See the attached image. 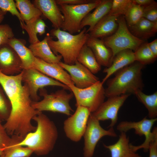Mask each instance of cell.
<instances>
[{"instance_id":"e575fe53","label":"cell","mask_w":157,"mask_h":157,"mask_svg":"<svg viewBox=\"0 0 157 157\" xmlns=\"http://www.w3.org/2000/svg\"><path fill=\"white\" fill-rule=\"evenodd\" d=\"M0 8L3 11L10 12L13 15L15 16L19 21L21 26L25 23L16 7L15 2L13 0H0Z\"/></svg>"},{"instance_id":"f6af8a7d","label":"cell","mask_w":157,"mask_h":157,"mask_svg":"<svg viewBox=\"0 0 157 157\" xmlns=\"http://www.w3.org/2000/svg\"><path fill=\"white\" fill-rule=\"evenodd\" d=\"M0 157H4V155L3 154L2 155H1L0 156Z\"/></svg>"},{"instance_id":"8d00e7d4","label":"cell","mask_w":157,"mask_h":157,"mask_svg":"<svg viewBox=\"0 0 157 157\" xmlns=\"http://www.w3.org/2000/svg\"><path fill=\"white\" fill-rule=\"evenodd\" d=\"M142 17L152 22H157V3L156 1L144 8Z\"/></svg>"},{"instance_id":"f35d334b","label":"cell","mask_w":157,"mask_h":157,"mask_svg":"<svg viewBox=\"0 0 157 157\" xmlns=\"http://www.w3.org/2000/svg\"><path fill=\"white\" fill-rule=\"evenodd\" d=\"M94 0H55L57 4L76 5L85 4L93 1Z\"/></svg>"},{"instance_id":"7402d4cb","label":"cell","mask_w":157,"mask_h":157,"mask_svg":"<svg viewBox=\"0 0 157 157\" xmlns=\"http://www.w3.org/2000/svg\"><path fill=\"white\" fill-rule=\"evenodd\" d=\"M118 17L107 15L101 19L88 33L90 36L103 39L113 34L118 28Z\"/></svg>"},{"instance_id":"d4e9b609","label":"cell","mask_w":157,"mask_h":157,"mask_svg":"<svg viewBox=\"0 0 157 157\" xmlns=\"http://www.w3.org/2000/svg\"><path fill=\"white\" fill-rule=\"evenodd\" d=\"M7 44L14 49L19 56L22 62L23 69L32 67L35 57L23 41L14 37L10 39Z\"/></svg>"},{"instance_id":"bcb514c9","label":"cell","mask_w":157,"mask_h":157,"mask_svg":"<svg viewBox=\"0 0 157 157\" xmlns=\"http://www.w3.org/2000/svg\"><path fill=\"white\" fill-rule=\"evenodd\" d=\"M137 157H142L141 156L139 155Z\"/></svg>"},{"instance_id":"d590c367","label":"cell","mask_w":157,"mask_h":157,"mask_svg":"<svg viewBox=\"0 0 157 157\" xmlns=\"http://www.w3.org/2000/svg\"><path fill=\"white\" fill-rule=\"evenodd\" d=\"M14 37L13 30L9 25H0V46L7 44L10 39Z\"/></svg>"},{"instance_id":"60d3db41","label":"cell","mask_w":157,"mask_h":157,"mask_svg":"<svg viewBox=\"0 0 157 157\" xmlns=\"http://www.w3.org/2000/svg\"><path fill=\"white\" fill-rule=\"evenodd\" d=\"M155 1L154 0H133V3L144 8L151 5Z\"/></svg>"},{"instance_id":"52a82bcc","label":"cell","mask_w":157,"mask_h":157,"mask_svg":"<svg viewBox=\"0 0 157 157\" xmlns=\"http://www.w3.org/2000/svg\"><path fill=\"white\" fill-rule=\"evenodd\" d=\"M101 1V0H94L90 3L79 5H59L63 16L61 29L72 34L79 33L81 31L80 25L83 19Z\"/></svg>"},{"instance_id":"83f0119b","label":"cell","mask_w":157,"mask_h":157,"mask_svg":"<svg viewBox=\"0 0 157 157\" xmlns=\"http://www.w3.org/2000/svg\"><path fill=\"white\" fill-rule=\"evenodd\" d=\"M9 145L3 150L4 157H29L33 153L29 148L18 145L17 143L23 138L16 135L11 136Z\"/></svg>"},{"instance_id":"74e56055","label":"cell","mask_w":157,"mask_h":157,"mask_svg":"<svg viewBox=\"0 0 157 157\" xmlns=\"http://www.w3.org/2000/svg\"><path fill=\"white\" fill-rule=\"evenodd\" d=\"M2 121L0 117V148L3 150L10 144L11 137L8 135L2 124Z\"/></svg>"},{"instance_id":"5b68a950","label":"cell","mask_w":157,"mask_h":157,"mask_svg":"<svg viewBox=\"0 0 157 157\" xmlns=\"http://www.w3.org/2000/svg\"><path fill=\"white\" fill-rule=\"evenodd\" d=\"M118 28L112 35L103 39L105 45L110 48L113 58L118 52L126 49L134 51L145 41L140 39L130 31L124 15L118 17L117 20Z\"/></svg>"},{"instance_id":"3957f363","label":"cell","mask_w":157,"mask_h":157,"mask_svg":"<svg viewBox=\"0 0 157 157\" xmlns=\"http://www.w3.org/2000/svg\"><path fill=\"white\" fill-rule=\"evenodd\" d=\"M144 65L137 61L118 70L115 76L108 80L105 89L108 98L122 94H134L142 90L144 86L142 70Z\"/></svg>"},{"instance_id":"e0dca14e","label":"cell","mask_w":157,"mask_h":157,"mask_svg":"<svg viewBox=\"0 0 157 157\" xmlns=\"http://www.w3.org/2000/svg\"><path fill=\"white\" fill-rule=\"evenodd\" d=\"M33 4L51 23L55 29H61L63 16L55 0H35Z\"/></svg>"},{"instance_id":"277c9868","label":"cell","mask_w":157,"mask_h":157,"mask_svg":"<svg viewBox=\"0 0 157 157\" xmlns=\"http://www.w3.org/2000/svg\"><path fill=\"white\" fill-rule=\"evenodd\" d=\"M87 30L85 27L78 34L74 35L61 29L54 28L51 31L50 35L56 38L57 40L50 39L48 41V44L54 54L59 53L62 56L64 63L74 65L80 51L90 37Z\"/></svg>"},{"instance_id":"d6986e66","label":"cell","mask_w":157,"mask_h":157,"mask_svg":"<svg viewBox=\"0 0 157 157\" xmlns=\"http://www.w3.org/2000/svg\"><path fill=\"white\" fill-rule=\"evenodd\" d=\"M49 33L41 41L30 44L29 48L34 56L48 63H58L62 58L60 55H56L52 51L48 44V41L52 39Z\"/></svg>"},{"instance_id":"1f68e13d","label":"cell","mask_w":157,"mask_h":157,"mask_svg":"<svg viewBox=\"0 0 157 157\" xmlns=\"http://www.w3.org/2000/svg\"><path fill=\"white\" fill-rule=\"evenodd\" d=\"M144 8L133 2L124 15L128 27L135 24L142 17Z\"/></svg>"},{"instance_id":"2e32d148","label":"cell","mask_w":157,"mask_h":157,"mask_svg":"<svg viewBox=\"0 0 157 157\" xmlns=\"http://www.w3.org/2000/svg\"><path fill=\"white\" fill-rule=\"evenodd\" d=\"M32 67L68 86L74 85L69 74L58 63H47L35 57Z\"/></svg>"},{"instance_id":"30bf717a","label":"cell","mask_w":157,"mask_h":157,"mask_svg":"<svg viewBox=\"0 0 157 157\" xmlns=\"http://www.w3.org/2000/svg\"><path fill=\"white\" fill-rule=\"evenodd\" d=\"M21 72L22 82L28 86L30 97L33 101H38L40 98L38 95V91L45 86H59L71 91L67 86L33 67L23 69Z\"/></svg>"},{"instance_id":"44dd1931","label":"cell","mask_w":157,"mask_h":157,"mask_svg":"<svg viewBox=\"0 0 157 157\" xmlns=\"http://www.w3.org/2000/svg\"><path fill=\"white\" fill-rule=\"evenodd\" d=\"M112 0H101V3L92 13H89L83 19L80 25L81 30L86 26L89 27L86 32L89 33L95 25L108 14L111 8Z\"/></svg>"},{"instance_id":"4fadbf2b","label":"cell","mask_w":157,"mask_h":157,"mask_svg":"<svg viewBox=\"0 0 157 157\" xmlns=\"http://www.w3.org/2000/svg\"><path fill=\"white\" fill-rule=\"evenodd\" d=\"M130 95L122 94L108 97L91 114L99 121L110 120L111 122L108 127H113L117 122L118 113L120 108Z\"/></svg>"},{"instance_id":"7bdbcfd3","label":"cell","mask_w":157,"mask_h":157,"mask_svg":"<svg viewBox=\"0 0 157 157\" xmlns=\"http://www.w3.org/2000/svg\"><path fill=\"white\" fill-rule=\"evenodd\" d=\"M6 13V12L3 11L0 8V25L3 20L5 15Z\"/></svg>"},{"instance_id":"9a60e30c","label":"cell","mask_w":157,"mask_h":157,"mask_svg":"<svg viewBox=\"0 0 157 157\" xmlns=\"http://www.w3.org/2000/svg\"><path fill=\"white\" fill-rule=\"evenodd\" d=\"M23 69L22 62L14 49L5 44L0 46V71L8 75L19 74Z\"/></svg>"},{"instance_id":"ac0fdd59","label":"cell","mask_w":157,"mask_h":157,"mask_svg":"<svg viewBox=\"0 0 157 157\" xmlns=\"http://www.w3.org/2000/svg\"><path fill=\"white\" fill-rule=\"evenodd\" d=\"M85 44L91 49L101 66L108 67L110 65L113 59V52L105 45L103 39L90 36Z\"/></svg>"},{"instance_id":"f546056e","label":"cell","mask_w":157,"mask_h":157,"mask_svg":"<svg viewBox=\"0 0 157 157\" xmlns=\"http://www.w3.org/2000/svg\"><path fill=\"white\" fill-rule=\"evenodd\" d=\"M139 101L142 103L147 109L148 117L150 119L157 118V92L150 95H147L142 90H138L135 93Z\"/></svg>"},{"instance_id":"ba28073f","label":"cell","mask_w":157,"mask_h":157,"mask_svg":"<svg viewBox=\"0 0 157 157\" xmlns=\"http://www.w3.org/2000/svg\"><path fill=\"white\" fill-rule=\"evenodd\" d=\"M99 80L87 88L81 89L74 85L68 87L74 96L76 106L87 108L91 113L95 112L104 101L105 96V89Z\"/></svg>"},{"instance_id":"4316f807","label":"cell","mask_w":157,"mask_h":157,"mask_svg":"<svg viewBox=\"0 0 157 157\" xmlns=\"http://www.w3.org/2000/svg\"><path fill=\"white\" fill-rule=\"evenodd\" d=\"M77 61L94 74L98 73L101 69V65L97 61L92 51L86 44L80 51Z\"/></svg>"},{"instance_id":"f1b7e54d","label":"cell","mask_w":157,"mask_h":157,"mask_svg":"<svg viewBox=\"0 0 157 157\" xmlns=\"http://www.w3.org/2000/svg\"><path fill=\"white\" fill-rule=\"evenodd\" d=\"M21 26L27 32L29 36V42L31 44L40 41L37 35L38 34L41 36L44 34L47 26L41 17L33 22L27 24L24 23Z\"/></svg>"},{"instance_id":"ee69618b","label":"cell","mask_w":157,"mask_h":157,"mask_svg":"<svg viewBox=\"0 0 157 157\" xmlns=\"http://www.w3.org/2000/svg\"><path fill=\"white\" fill-rule=\"evenodd\" d=\"M3 154V150L0 148V156Z\"/></svg>"},{"instance_id":"8fae6325","label":"cell","mask_w":157,"mask_h":157,"mask_svg":"<svg viewBox=\"0 0 157 157\" xmlns=\"http://www.w3.org/2000/svg\"><path fill=\"white\" fill-rule=\"evenodd\" d=\"M105 136L116 137L117 135L113 127H110L108 130L103 129L100 125L99 121L90 113L83 136L84 140V157H92L98 142Z\"/></svg>"},{"instance_id":"ffe728a7","label":"cell","mask_w":157,"mask_h":157,"mask_svg":"<svg viewBox=\"0 0 157 157\" xmlns=\"http://www.w3.org/2000/svg\"><path fill=\"white\" fill-rule=\"evenodd\" d=\"M135 61L134 52L130 49H126L117 53L114 57L110 65L103 71L106 73L101 82L103 84L112 74L123 68Z\"/></svg>"},{"instance_id":"8992f818","label":"cell","mask_w":157,"mask_h":157,"mask_svg":"<svg viewBox=\"0 0 157 157\" xmlns=\"http://www.w3.org/2000/svg\"><path fill=\"white\" fill-rule=\"evenodd\" d=\"M40 90V95L43 98L40 101H32V106L35 109L40 112L49 111L71 115L74 111L69 102L74 96L72 92L68 93L63 88L48 94L43 88Z\"/></svg>"},{"instance_id":"b9f144b4","label":"cell","mask_w":157,"mask_h":157,"mask_svg":"<svg viewBox=\"0 0 157 157\" xmlns=\"http://www.w3.org/2000/svg\"><path fill=\"white\" fill-rule=\"evenodd\" d=\"M148 45L150 50L156 58L157 57V39H156L152 42L148 43Z\"/></svg>"},{"instance_id":"cb8c5ba5","label":"cell","mask_w":157,"mask_h":157,"mask_svg":"<svg viewBox=\"0 0 157 157\" xmlns=\"http://www.w3.org/2000/svg\"><path fill=\"white\" fill-rule=\"evenodd\" d=\"M128 28L134 36L145 41L155 35L157 32V22H152L142 17L136 24Z\"/></svg>"},{"instance_id":"5bb4252c","label":"cell","mask_w":157,"mask_h":157,"mask_svg":"<svg viewBox=\"0 0 157 157\" xmlns=\"http://www.w3.org/2000/svg\"><path fill=\"white\" fill-rule=\"evenodd\" d=\"M58 64L68 72L74 85L78 88H87L99 81V78L77 61L72 65L61 61Z\"/></svg>"},{"instance_id":"7a4b0ae2","label":"cell","mask_w":157,"mask_h":157,"mask_svg":"<svg viewBox=\"0 0 157 157\" xmlns=\"http://www.w3.org/2000/svg\"><path fill=\"white\" fill-rule=\"evenodd\" d=\"M33 120L37 124L35 130L28 133L17 144L26 146L38 156L48 154L53 149L58 136L54 122L40 112Z\"/></svg>"},{"instance_id":"836d02e7","label":"cell","mask_w":157,"mask_h":157,"mask_svg":"<svg viewBox=\"0 0 157 157\" xmlns=\"http://www.w3.org/2000/svg\"><path fill=\"white\" fill-rule=\"evenodd\" d=\"M2 87L0 84V117L3 121H6L10 114L11 106Z\"/></svg>"},{"instance_id":"484cf974","label":"cell","mask_w":157,"mask_h":157,"mask_svg":"<svg viewBox=\"0 0 157 157\" xmlns=\"http://www.w3.org/2000/svg\"><path fill=\"white\" fill-rule=\"evenodd\" d=\"M15 3L21 18L26 24L33 22L42 15L40 10L30 0H16Z\"/></svg>"},{"instance_id":"603a6c76","label":"cell","mask_w":157,"mask_h":157,"mask_svg":"<svg viewBox=\"0 0 157 157\" xmlns=\"http://www.w3.org/2000/svg\"><path fill=\"white\" fill-rule=\"evenodd\" d=\"M131 144L126 133L121 132L115 143L109 145L104 144L103 145L110 150L111 157H137L139 155L133 151Z\"/></svg>"},{"instance_id":"7c38bea8","label":"cell","mask_w":157,"mask_h":157,"mask_svg":"<svg viewBox=\"0 0 157 157\" xmlns=\"http://www.w3.org/2000/svg\"><path fill=\"white\" fill-rule=\"evenodd\" d=\"M76 107L74 114L64 121L63 126L66 136L74 142L79 141L83 136L91 113L86 107L81 106Z\"/></svg>"},{"instance_id":"9c48e42d","label":"cell","mask_w":157,"mask_h":157,"mask_svg":"<svg viewBox=\"0 0 157 157\" xmlns=\"http://www.w3.org/2000/svg\"><path fill=\"white\" fill-rule=\"evenodd\" d=\"M157 120V118L148 119L146 117L137 122L122 121L117 126V130L120 132L126 133L133 129L136 134L140 136L144 135L145 137L144 142L138 146L131 144V147L133 151L136 152L138 150L143 149L144 152L148 151L149 144L151 141L157 136V128L154 127L151 131L152 126Z\"/></svg>"},{"instance_id":"4dcf8cb0","label":"cell","mask_w":157,"mask_h":157,"mask_svg":"<svg viewBox=\"0 0 157 157\" xmlns=\"http://www.w3.org/2000/svg\"><path fill=\"white\" fill-rule=\"evenodd\" d=\"M148 43L145 41L134 52L135 61L144 66L153 63L156 59L149 48Z\"/></svg>"},{"instance_id":"ab89813d","label":"cell","mask_w":157,"mask_h":157,"mask_svg":"<svg viewBox=\"0 0 157 157\" xmlns=\"http://www.w3.org/2000/svg\"><path fill=\"white\" fill-rule=\"evenodd\" d=\"M148 151H149V157H157V136L150 142Z\"/></svg>"},{"instance_id":"d6a6232c","label":"cell","mask_w":157,"mask_h":157,"mask_svg":"<svg viewBox=\"0 0 157 157\" xmlns=\"http://www.w3.org/2000/svg\"><path fill=\"white\" fill-rule=\"evenodd\" d=\"M133 3V0H113L108 15L118 17L124 15Z\"/></svg>"},{"instance_id":"6da1fadb","label":"cell","mask_w":157,"mask_h":157,"mask_svg":"<svg viewBox=\"0 0 157 157\" xmlns=\"http://www.w3.org/2000/svg\"><path fill=\"white\" fill-rule=\"evenodd\" d=\"M22 74L8 75L0 71V84L11 106L10 116L3 124L9 135H16L24 138L28 133L34 131L36 126L31 123L34 117L40 112L32 106L28 86L22 84Z\"/></svg>"}]
</instances>
